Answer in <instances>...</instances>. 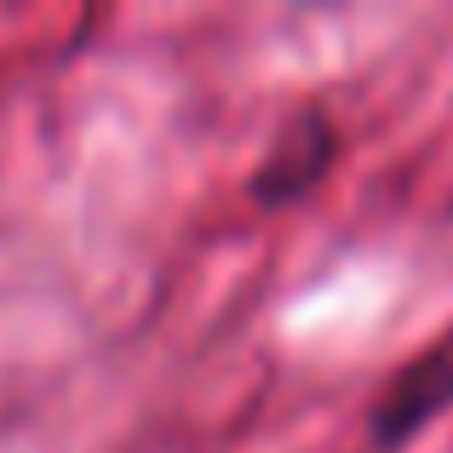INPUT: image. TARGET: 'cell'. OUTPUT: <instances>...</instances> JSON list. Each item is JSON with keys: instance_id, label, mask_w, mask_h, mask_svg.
I'll return each mask as SVG.
<instances>
[{"instance_id": "cell-1", "label": "cell", "mask_w": 453, "mask_h": 453, "mask_svg": "<svg viewBox=\"0 0 453 453\" xmlns=\"http://www.w3.org/2000/svg\"><path fill=\"white\" fill-rule=\"evenodd\" d=\"M448 402H453V333L436 344V350H425L419 362H413L408 373L373 402V419H367V425H373V442L379 448L408 442V436L425 431Z\"/></svg>"}, {"instance_id": "cell-2", "label": "cell", "mask_w": 453, "mask_h": 453, "mask_svg": "<svg viewBox=\"0 0 453 453\" xmlns=\"http://www.w3.org/2000/svg\"><path fill=\"white\" fill-rule=\"evenodd\" d=\"M327 155H333V127L321 121V115H304L299 127H288V133L276 138L270 161L253 173V196L265 201V207H276V201H293V196H304V189L321 178Z\"/></svg>"}]
</instances>
